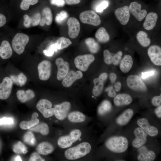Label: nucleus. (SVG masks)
Instances as JSON below:
<instances>
[{
    "label": "nucleus",
    "mask_w": 161,
    "mask_h": 161,
    "mask_svg": "<svg viewBox=\"0 0 161 161\" xmlns=\"http://www.w3.org/2000/svg\"><path fill=\"white\" fill-rule=\"evenodd\" d=\"M23 140L25 143L31 146H34L36 144L35 138L31 131H28L24 134Z\"/></svg>",
    "instance_id": "obj_41"
},
{
    "label": "nucleus",
    "mask_w": 161,
    "mask_h": 161,
    "mask_svg": "<svg viewBox=\"0 0 161 161\" xmlns=\"http://www.w3.org/2000/svg\"><path fill=\"white\" fill-rule=\"evenodd\" d=\"M15 161H22L21 157L18 155L16 156L14 158Z\"/></svg>",
    "instance_id": "obj_59"
},
{
    "label": "nucleus",
    "mask_w": 161,
    "mask_h": 161,
    "mask_svg": "<svg viewBox=\"0 0 161 161\" xmlns=\"http://www.w3.org/2000/svg\"><path fill=\"white\" fill-rule=\"evenodd\" d=\"M81 22L94 26L100 25L101 22L99 16L94 11L88 10L81 13L79 15Z\"/></svg>",
    "instance_id": "obj_5"
},
{
    "label": "nucleus",
    "mask_w": 161,
    "mask_h": 161,
    "mask_svg": "<svg viewBox=\"0 0 161 161\" xmlns=\"http://www.w3.org/2000/svg\"><path fill=\"white\" fill-rule=\"evenodd\" d=\"M13 151L15 153L18 154H25L28 152L27 147L20 141L13 145Z\"/></svg>",
    "instance_id": "obj_40"
},
{
    "label": "nucleus",
    "mask_w": 161,
    "mask_h": 161,
    "mask_svg": "<svg viewBox=\"0 0 161 161\" xmlns=\"http://www.w3.org/2000/svg\"><path fill=\"white\" fill-rule=\"evenodd\" d=\"M109 5V3L106 1H103L98 4L95 8L96 12L101 13L106 9Z\"/></svg>",
    "instance_id": "obj_47"
},
{
    "label": "nucleus",
    "mask_w": 161,
    "mask_h": 161,
    "mask_svg": "<svg viewBox=\"0 0 161 161\" xmlns=\"http://www.w3.org/2000/svg\"><path fill=\"white\" fill-rule=\"evenodd\" d=\"M134 133L136 137L132 142V146L139 148L146 143L147 134L140 127L136 128Z\"/></svg>",
    "instance_id": "obj_15"
},
{
    "label": "nucleus",
    "mask_w": 161,
    "mask_h": 161,
    "mask_svg": "<svg viewBox=\"0 0 161 161\" xmlns=\"http://www.w3.org/2000/svg\"><path fill=\"white\" fill-rule=\"evenodd\" d=\"M121 84L120 82H117L114 84V88L115 90L117 92L119 91L121 88Z\"/></svg>",
    "instance_id": "obj_58"
},
{
    "label": "nucleus",
    "mask_w": 161,
    "mask_h": 161,
    "mask_svg": "<svg viewBox=\"0 0 161 161\" xmlns=\"http://www.w3.org/2000/svg\"><path fill=\"white\" fill-rule=\"evenodd\" d=\"M154 73V71H151L142 72L141 78L143 79H145L149 76L153 75Z\"/></svg>",
    "instance_id": "obj_54"
},
{
    "label": "nucleus",
    "mask_w": 161,
    "mask_h": 161,
    "mask_svg": "<svg viewBox=\"0 0 161 161\" xmlns=\"http://www.w3.org/2000/svg\"><path fill=\"white\" fill-rule=\"evenodd\" d=\"M105 62L107 64L110 65L112 63L113 54L108 50L106 49L103 52Z\"/></svg>",
    "instance_id": "obj_45"
},
{
    "label": "nucleus",
    "mask_w": 161,
    "mask_h": 161,
    "mask_svg": "<svg viewBox=\"0 0 161 161\" xmlns=\"http://www.w3.org/2000/svg\"><path fill=\"white\" fill-rule=\"evenodd\" d=\"M13 54V50L9 42L3 40L0 45V58L3 60L10 58Z\"/></svg>",
    "instance_id": "obj_22"
},
{
    "label": "nucleus",
    "mask_w": 161,
    "mask_h": 161,
    "mask_svg": "<svg viewBox=\"0 0 161 161\" xmlns=\"http://www.w3.org/2000/svg\"><path fill=\"white\" fill-rule=\"evenodd\" d=\"M16 95L18 100L22 103H24L32 99L35 95L34 91L30 89L26 91L18 90L16 92Z\"/></svg>",
    "instance_id": "obj_25"
},
{
    "label": "nucleus",
    "mask_w": 161,
    "mask_h": 161,
    "mask_svg": "<svg viewBox=\"0 0 161 161\" xmlns=\"http://www.w3.org/2000/svg\"><path fill=\"white\" fill-rule=\"evenodd\" d=\"M133 114L134 112L132 109H127L117 117L116 120V122L120 125H125L129 123Z\"/></svg>",
    "instance_id": "obj_27"
},
{
    "label": "nucleus",
    "mask_w": 161,
    "mask_h": 161,
    "mask_svg": "<svg viewBox=\"0 0 161 161\" xmlns=\"http://www.w3.org/2000/svg\"><path fill=\"white\" fill-rule=\"evenodd\" d=\"M29 41V37L26 34L20 33H17L12 42L13 50L17 54L20 55L24 52L25 47Z\"/></svg>",
    "instance_id": "obj_4"
},
{
    "label": "nucleus",
    "mask_w": 161,
    "mask_h": 161,
    "mask_svg": "<svg viewBox=\"0 0 161 161\" xmlns=\"http://www.w3.org/2000/svg\"><path fill=\"white\" fill-rule=\"evenodd\" d=\"M38 0H22L20 7L24 10H27L28 9L30 5H34L37 4Z\"/></svg>",
    "instance_id": "obj_42"
},
{
    "label": "nucleus",
    "mask_w": 161,
    "mask_h": 161,
    "mask_svg": "<svg viewBox=\"0 0 161 161\" xmlns=\"http://www.w3.org/2000/svg\"><path fill=\"white\" fill-rule=\"evenodd\" d=\"M138 150L137 156L139 161H152L155 158L156 154L152 151L148 149L145 146H141Z\"/></svg>",
    "instance_id": "obj_21"
},
{
    "label": "nucleus",
    "mask_w": 161,
    "mask_h": 161,
    "mask_svg": "<svg viewBox=\"0 0 161 161\" xmlns=\"http://www.w3.org/2000/svg\"><path fill=\"white\" fill-rule=\"evenodd\" d=\"M68 33L72 38H75L78 36L80 30V25L78 20L74 17H70L67 21Z\"/></svg>",
    "instance_id": "obj_13"
},
{
    "label": "nucleus",
    "mask_w": 161,
    "mask_h": 161,
    "mask_svg": "<svg viewBox=\"0 0 161 161\" xmlns=\"http://www.w3.org/2000/svg\"><path fill=\"white\" fill-rule=\"evenodd\" d=\"M132 101V98L131 96L126 93L118 94L115 97L114 99V103L117 106L128 105Z\"/></svg>",
    "instance_id": "obj_26"
},
{
    "label": "nucleus",
    "mask_w": 161,
    "mask_h": 161,
    "mask_svg": "<svg viewBox=\"0 0 161 161\" xmlns=\"http://www.w3.org/2000/svg\"><path fill=\"white\" fill-rule=\"evenodd\" d=\"M155 114L159 118L161 117V105H160L155 109Z\"/></svg>",
    "instance_id": "obj_56"
},
{
    "label": "nucleus",
    "mask_w": 161,
    "mask_h": 161,
    "mask_svg": "<svg viewBox=\"0 0 161 161\" xmlns=\"http://www.w3.org/2000/svg\"><path fill=\"white\" fill-rule=\"evenodd\" d=\"M136 38L139 43L143 47H147L151 43V40L148 37L147 34L143 31H139L137 34Z\"/></svg>",
    "instance_id": "obj_36"
},
{
    "label": "nucleus",
    "mask_w": 161,
    "mask_h": 161,
    "mask_svg": "<svg viewBox=\"0 0 161 161\" xmlns=\"http://www.w3.org/2000/svg\"><path fill=\"white\" fill-rule=\"evenodd\" d=\"M36 150L38 154L46 155L52 153L54 150V147L50 143L44 142L38 145Z\"/></svg>",
    "instance_id": "obj_30"
},
{
    "label": "nucleus",
    "mask_w": 161,
    "mask_h": 161,
    "mask_svg": "<svg viewBox=\"0 0 161 161\" xmlns=\"http://www.w3.org/2000/svg\"><path fill=\"white\" fill-rule=\"evenodd\" d=\"M38 116V114L37 112L33 113L30 120L23 121L20 123L19 124L20 128L23 130H26L38 124L39 123V120L37 118Z\"/></svg>",
    "instance_id": "obj_31"
},
{
    "label": "nucleus",
    "mask_w": 161,
    "mask_h": 161,
    "mask_svg": "<svg viewBox=\"0 0 161 161\" xmlns=\"http://www.w3.org/2000/svg\"><path fill=\"white\" fill-rule=\"evenodd\" d=\"M85 42L89 51L92 53H96L99 50L100 45L94 38H88L86 39Z\"/></svg>",
    "instance_id": "obj_35"
},
{
    "label": "nucleus",
    "mask_w": 161,
    "mask_h": 161,
    "mask_svg": "<svg viewBox=\"0 0 161 161\" xmlns=\"http://www.w3.org/2000/svg\"><path fill=\"white\" fill-rule=\"evenodd\" d=\"M10 78L13 83L20 86H24L27 80L26 76L23 73H20L17 76L11 75L10 76Z\"/></svg>",
    "instance_id": "obj_38"
},
{
    "label": "nucleus",
    "mask_w": 161,
    "mask_h": 161,
    "mask_svg": "<svg viewBox=\"0 0 161 161\" xmlns=\"http://www.w3.org/2000/svg\"><path fill=\"white\" fill-rule=\"evenodd\" d=\"M68 120L73 123H80L84 121L86 116L82 112L78 111L72 112L67 116Z\"/></svg>",
    "instance_id": "obj_32"
},
{
    "label": "nucleus",
    "mask_w": 161,
    "mask_h": 161,
    "mask_svg": "<svg viewBox=\"0 0 161 161\" xmlns=\"http://www.w3.org/2000/svg\"><path fill=\"white\" fill-rule=\"evenodd\" d=\"M42 14L40 25L41 26H44L45 24L47 25H50L52 21V13L50 8L48 7L44 8L42 10Z\"/></svg>",
    "instance_id": "obj_28"
},
{
    "label": "nucleus",
    "mask_w": 161,
    "mask_h": 161,
    "mask_svg": "<svg viewBox=\"0 0 161 161\" xmlns=\"http://www.w3.org/2000/svg\"><path fill=\"white\" fill-rule=\"evenodd\" d=\"M54 108L55 117L58 120H62L68 116L71 108V104L69 102L64 101L60 104L55 105Z\"/></svg>",
    "instance_id": "obj_10"
},
{
    "label": "nucleus",
    "mask_w": 161,
    "mask_h": 161,
    "mask_svg": "<svg viewBox=\"0 0 161 161\" xmlns=\"http://www.w3.org/2000/svg\"><path fill=\"white\" fill-rule=\"evenodd\" d=\"M37 69L40 79L46 80L49 78L51 73V64L49 61H42L38 65Z\"/></svg>",
    "instance_id": "obj_11"
},
{
    "label": "nucleus",
    "mask_w": 161,
    "mask_h": 161,
    "mask_svg": "<svg viewBox=\"0 0 161 161\" xmlns=\"http://www.w3.org/2000/svg\"><path fill=\"white\" fill-rule=\"evenodd\" d=\"M152 103L155 106H158L160 105L161 103V95L158 96H155L152 99Z\"/></svg>",
    "instance_id": "obj_50"
},
{
    "label": "nucleus",
    "mask_w": 161,
    "mask_h": 161,
    "mask_svg": "<svg viewBox=\"0 0 161 161\" xmlns=\"http://www.w3.org/2000/svg\"><path fill=\"white\" fill-rule=\"evenodd\" d=\"M68 16V15L66 12L62 11L56 15L55 21L58 24H61L67 18Z\"/></svg>",
    "instance_id": "obj_43"
},
{
    "label": "nucleus",
    "mask_w": 161,
    "mask_h": 161,
    "mask_svg": "<svg viewBox=\"0 0 161 161\" xmlns=\"http://www.w3.org/2000/svg\"><path fill=\"white\" fill-rule=\"evenodd\" d=\"M95 59L94 56L91 54L79 55L74 60L76 67L80 71L85 72L87 70L90 64Z\"/></svg>",
    "instance_id": "obj_6"
},
{
    "label": "nucleus",
    "mask_w": 161,
    "mask_h": 161,
    "mask_svg": "<svg viewBox=\"0 0 161 161\" xmlns=\"http://www.w3.org/2000/svg\"><path fill=\"white\" fill-rule=\"evenodd\" d=\"M72 43L69 39L61 37L57 39L55 44L58 49L62 50L68 47Z\"/></svg>",
    "instance_id": "obj_39"
},
{
    "label": "nucleus",
    "mask_w": 161,
    "mask_h": 161,
    "mask_svg": "<svg viewBox=\"0 0 161 161\" xmlns=\"http://www.w3.org/2000/svg\"><path fill=\"white\" fill-rule=\"evenodd\" d=\"M81 134V131L79 129H74L70 132L69 135L60 137L58 140V144L62 148H69L73 143L79 140Z\"/></svg>",
    "instance_id": "obj_3"
},
{
    "label": "nucleus",
    "mask_w": 161,
    "mask_h": 161,
    "mask_svg": "<svg viewBox=\"0 0 161 161\" xmlns=\"http://www.w3.org/2000/svg\"><path fill=\"white\" fill-rule=\"evenodd\" d=\"M13 82L10 78L4 77L0 82V99L6 100L10 96L12 90Z\"/></svg>",
    "instance_id": "obj_9"
},
{
    "label": "nucleus",
    "mask_w": 161,
    "mask_h": 161,
    "mask_svg": "<svg viewBox=\"0 0 161 161\" xmlns=\"http://www.w3.org/2000/svg\"><path fill=\"white\" fill-rule=\"evenodd\" d=\"M45 160L41 157L36 152L32 153L31 155L29 161H44Z\"/></svg>",
    "instance_id": "obj_49"
},
{
    "label": "nucleus",
    "mask_w": 161,
    "mask_h": 161,
    "mask_svg": "<svg viewBox=\"0 0 161 161\" xmlns=\"http://www.w3.org/2000/svg\"><path fill=\"white\" fill-rule=\"evenodd\" d=\"M141 5L136 1L131 3L129 7V10L137 19L142 21L146 15L147 12L145 10H141Z\"/></svg>",
    "instance_id": "obj_18"
},
{
    "label": "nucleus",
    "mask_w": 161,
    "mask_h": 161,
    "mask_svg": "<svg viewBox=\"0 0 161 161\" xmlns=\"http://www.w3.org/2000/svg\"><path fill=\"white\" fill-rule=\"evenodd\" d=\"M133 64L132 57L129 55H125L120 62V67L124 73L128 72L131 69Z\"/></svg>",
    "instance_id": "obj_29"
},
{
    "label": "nucleus",
    "mask_w": 161,
    "mask_h": 161,
    "mask_svg": "<svg viewBox=\"0 0 161 161\" xmlns=\"http://www.w3.org/2000/svg\"><path fill=\"white\" fill-rule=\"evenodd\" d=\"M115 15L120 23L125 25L128 22L130 17L129 7L127 6L118 8L114 12Z\"/></svg>",
    "instance_id": "obj_20"
},
{
    "label": "nucleus",
    "mask_w": 161,
    "mask_h": 161,
    "mask_svg": "<svg viewBox=\"0 0 161 161\" xmlns=\"http://www.w3.org/2000/svg\"><path fill=\"white\" fill-rule=\"evenodd\" d=\"M7 22L6 16L3 13H0V28L4 26Z\"/></svg>",
    "instance_id": "obj_53"
},
{
    "label": "nucleus",
    "mask_w": 161,
    "mask_h": 161,
    "mask_svg": "<svg viewBox=\"0 0 161 161\" xmlns=\"http://www.w3.org/2000/svg\"><path fill=\"white\" fill-rule=\"evenodd\" d=\"M67 4L69 5L77 4L79 3L80 0H65Z\"/></svg>",
    "instance_id": "obj_55"
},
{
    "label": "nucleus",
    "mask_w": 161,
    "mask_h": 161,
    "mask_svg": "<svg viewBox=\"0 0 161 161\" xmlns=\"http://www.w3.org/2000/svg\"><path fill=\"white\" fill-rule=\"evenodd\" d=\"M55 64L58 68L57 79L59 80H61L63 79L69 72V64L61 58H58L56 59Z\"/></svg>",
    "instance_id": "obj_14"
},
{
    "label": "nucleus",
    "mask_w": 161,
    "mask_h": 161,
    "mask_svg": "<svg viewBox=\"0 0 161 161\" xmlns=\"http://www.w3.org/2000/svg\"><path fill=\"white\" fill-rule=\"evenodd\" d=\"M91 148V145L89 143L82 142L66 150L64 152L65 156L68 160H77L88 154Z\"/></svg>",
    "instance_id": "obj_1"
},
{
    "label": "nucleus",
    "mask_w": 161,
    "mask_h": 161,
    "mask_svg": "<svg viewBox=\"0 0 161 161\" xmlns=\"http://www.w3.org/2000/svg\"><path fill=\"white\" fill-rule=\"evenodd\" d=\"M128 141L122 136L112 137L107 139L105 143L106 147L110 151L116 153H122L127 150Z\"/></svg>",
    "instance_id": "obj_2"
},
{
    "label": "nucleus",
    "mask_w": 161,
    "mask_h": 161,
    "mask_svg": "<svg viewBox=\"0 0 161 161\" xmlns=\"http://www.w3.org/2000/svg\"><path fill=\"white\" fill-rule=\"evenodd\" d=\"M158 18L157 14L154 12L149 13L146 16L143 24L144 28L148 30L153 29L155 27Z\"/></svg>",
    "instance_id": "obj_24"
},
{
    "label": "nucleus",
    "mask_w": 161,
    "mask_h": 161,
    "mask_svg": "<svg viewBox=\"0 0 161 161\" xmlns=\"http://www.w3.org/2000/svg\"><path fill=\"white\" fill-rule=\"evenodd\" d=\"M137 123L147 134L150 136L154 137L158 134V129L156 127L151 125L146 118L139 119L137 121Z\"/></svg>",
    "instance_id": "obj_17"
},
{
    "label": "nucleus",
    "mask_w": 161,
    "mask_h": 161,
    "mask_svg": "<svg viewBox=\"0 0 161 161\" xmlns=\"http://www.w3.org/2000/svg\"><path fill=\"white\" fill-rule=\"evenodd\" d=\"M108 76L106 72L101 74L98 78L93 80L94 86L92 89L93 94L95 96H99L102 93L104 86V82L106 80Z\"/></svg>",
    "instance_id": "obj_12"
},
{
    "label": "nucleus",
    "mask_w": 161,
    "mask_h": 161,
    "mask_svg": "<svg viewBox=\"0 0 161 161\" xmlns=\"http://www.w3.org/2000/svg\"><path fill=\"white\" fill-rule=\"evenodd\" d=\"M58 49L54 44H50L47 49L44 50L43 52L46 56L49 57L52 56L54 54L55 52H56Z\"/></svg>",
    "instance_id": "obj_44"
},
{
    "label": "nucleus",
    "mask_w": 161,
    "mask_h": 161,
    "mask_svg": "<svg viewBox=\"0 0 161 161\" xmlns=\"http://www.w3.org/2000/svg\"><path fill=\"white\" fill-rule=\"evenodd\" d=\"M117 78V75L114 73H111L109 75V78L112 83H114Z\"/></svg>",
    "instance_id": "obj_57"
},
{
    "label": "nucleus",
    "mask_w": 161,
    "mask_h": 161,
    "mask_svg": "<svg viewBox=\"0 0 161 161\" xmlns=\"http://www.w3.org/2000/svg\"><path fill=\"white\" fill-rule=\"evenodd\" d=\"M52 104L49 100L42 99L39 100L36 105V108L38 110L45 118H48L54 115L55 109L51 108Z\"/></svg>",
    "instance_id": "obj_8"
},
{
    "label": "nucleus",
    "mask_w": 161,
    "mask_h": 161,
    "mask_svg": "<svg viewBox=\"0 0 161 161\" xmlns=\"http://www.w3.org/2000/svg\"><path fill=\"white\" fill-rule=\"evenodd\" d=\"M31 131L39 132L44 135H47L49 133V128L47 124L41 123L29 129Z\"/></svg>",
    "instance_id": "obj_37"
},
{
    "label": "nucleus",
    "mask_w": 161,
    "mask_h": 161,
    "mask_svg": "<svg viewBox=\"0 0 161 161\" xmlns=\"http://www.w3.org/2000/svg\"><path fill=\"white\" fill-rule=\"evenodd\" d=\"M148 55L151 62L157 66L161 65V48L159 46L153 45L148 50Z\"/></svg>",
    "instance_id": "obj_16"
},
{
    "label": "nucleus",
    "mask_w": 161,
    "mask_h": 161,
    "mask_svg": "<svg viewBox=\"0 0 161 161\" xmlns=\"http://www.w3.org/2000/svg\"><path fill=\"white\" fill-rule=\"evenodd\" d=\"M13 119L11 117H4L0 119L1 125H11L13 124Z\"/></svg>",
    "instance_id": "obj_48"
},
{
    "label": "nucleus",
    "mask_w": 161,
    "mask_h": 161,
    "mask_svg": "<svg viewBox=\"0 0 161 161\" xmlns=\"http://www.w3.org/2000/svg\"><path fill=\"white\" fill-rule=\"evenodd\" d=\"M24 25L26 28H29L32 27H34L39 24L41 15L40 13H38L34 14L31 17L27 15L24 16Z\"/></svg>",
    "instance_id": "obj_23"
},
{
    "label": "nucleus",
    "mask_w": 161,
    "mask_h": 161,
    "mask_svg": "<svg viewBox=\"0 0 161 161\" xmlns=\"http://www.w3.org/2000/svg\"><path fill=\"white\" fill-rule=\"evenodd\" d=\"M126 83L128 87L133 90L143 92L147 91L146 85L138 75H129L127 79Z\"/></svg>",
    "instance_id": "obj_7"
},
{
    "label": "nucleus",
    "mask_w": 161,
    "mask_h": 161,
    "mask_svg": "<svg viewBox=\"0 0 161 161\" xmlns=\"http://www.w3.org/2000/svg\"><path fill=\"white\" fill-rule=\"evenodd\" d=\"M112 109V105L111 103L108 100L103 101L97 109V112L99 115L103 116L109 112Z\"/></svg>",
    "instance_id": "obj_34"
},
{
    "label": "nucleus",
    "mask_w": 161,
    "mask_h": 161,
    "mask_svg": "<svg viewBox=\"0 0 161 161\" xmlns=\"http://www.w3.org/2000/svg\"><path fill=\"white\" fill-rule=\"evenodd\" d=\"M122 52L121 51H119L113 55L112 63L114 65H117L120 63L122 59Z\"/></svg>",
    "instance_id": "obj_46"
},
{
    "label": "nucleus",
    "mask_w": 161,
    "mask_h": 161,
    "mask_svg": "<svg viewBox=\"0 0 161 161\" xmlns=\"http://www.w3.org/2000/svg\"><path fill=\"white\" fill-rule=\"evenodd\" d=\"M106 91L108 92V95L110 97H114L115 96L116 93L112 86L107 88Z\"/></svg>",
    "instance_id": "obj_52"
},
{
    "label": "nucleus",
    "mask_w": 161,
    "mask_h": 161,
    "mask_svg": "<svg viewBox=\"0 0 161 161\" xmlns=\"http://www.w3.org/2000/svg\"><path fill=\"white\" fill-rule=\"evenodd\" d=\"M95 36L97 41L101 43H106L110 40V36L103 27L100 28L96 32Z\"/></svg>",
    "instance_id": "obj_33"
},
{
    "label": "nucleus",
    "mask_w": 161,
    "mask_h": 161,
    "mask_svg": "<svg viewBox=\"0 0 161 161\" xmlns=\"http://www.w3.org/2000/svg\"><path fill=\"white\" fill-rule=\"evenodd\" d=\"M83 76V74L81 71H77L75 72L74 71H70L68 72L63 80L62 85L66 87H69L75 81L81 78Z\"/></svg>",
    "instance_id": "obj_19"
},
{
    "label": "nucleus",
    "mask_w": 161,
    "mask_h": 161,
    "mask_svg": "<svg viewBox=\"0 0 161 161\" xmlns=\"http://www.w3.org/2000/svg\"><path fill=\"white\" fill-rule=\"evenodd\" d=\"M51 4L58 7H62L65 4L64 0H50Z\"/></svg>",
    "instance_id": "obj_51"
}]
</instances>
